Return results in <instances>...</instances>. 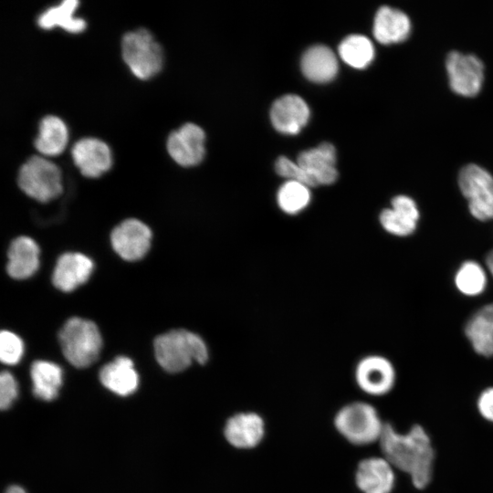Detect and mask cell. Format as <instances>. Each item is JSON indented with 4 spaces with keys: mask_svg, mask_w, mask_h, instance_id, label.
<instances>
[{
    "mask_svg": "<svg viewBox=\"0 0 493 493\" xmlns=\"http://www.w3.org/2000/svg\"><path fill=\"white\" fill-rule=\"evenodd\" d=\"M458 185L468 202L471 215L479 221L493 219V176L485 168L470 163L458 175Z\"/></svg>",
    "mask_w": 493,
    "mask_h": 493,
    "instance_id": "cell-7",
    "label": "cell"
},
{
    "mask_svg": "<svg viewBox=\"0 0 493 493\" xmlns=\"http://www.w3.org/2000/svg\"><path fill=\"white\" fill-rule=\"evenodd\" d=\"M33 382V393L44 401H52L62 384V369L56 363L47 361H36L30 370Z\"/></svg>",
    "mask_w": 493,
    "mask_h": 493,
    "instance_id": "cell-25",
    "label": "cell"
},
{
    "mask_svg": "<svg viewBox=\"0 0 493 493\" xmlns=\"http://www.w3.org/2000/svg\"><path fill=\"white\" fill-rule=\"evenodd\" d=\"M58 339L65 358L77 368H86L95 362L102 347L97 325L79 317L70 318L65 322Z\"/></svg>",
    "mask_w": 493,
    "mask_h": 493,
    "instance_id": "cell-4",
    "label": "cell"
},
{
    "mask_svg": "<svg viewBox=\"0 0 493 493\" xmlns=\"http://www.w3.org/2000/svg\"><path fill=\"white\" fill-rule=\"evenodd\" d=\"M17 184L26 194L42 203L57 198L63 191L58 166L37 155L21 166Z\"/></svg>",
    "mask_w": 493,
    "mask_h": 493,
    "instance_id": "cell-6",
    "label": "cell"
},
{
    "mask_svg": "<svg viewBox=\"0 0 493 493\" xmlns=\"http://www.w3.org/2000/svg\"><path fill=\"white\" fill-rule=\"evenodd\" d=\"M158 363L169 372L186 370L194 362L205 364L209 359L206 343L198 334L184 330H172L154 341Z\"/></svg>",
    "mask_w": 493,
    "mask_h": 493,
    "instance_id": "cell-2",
    "label": "cell"
},
{
    "mask_svg": "<svg viewBox=\"0 0 493 493\" xmlns=\"http://www.w3.org/2000/svg\"><path fill=\"white\" fill-rule=\"evenodd\" d=\"M100 380L107 389L121 396L133 393L139 384L133 362L126 356H119L105 364L100 372Z\"/></svg>",
    "mask_w": 493,
    "mask_h": 493,
    "instance_id": "cell-20",
    "label": "cell"
},
{
    "mask_svg": "<svg viewBox=\"0 0 493 493\" xmlns=\"http://www.w3.org/2000/svg\"><path fill=\"white\" fill-rule=\"evenodd\" d=\"M297 163L310 179L312 187L329 185L337 180L336 150L331 143L322 142L301 152Z\"/></svg>",
    "mask_w": 493,
    "mask_h": 493,
    "instance_id": "cell-14",
    "label": "cell"
},
{
    "mask_svg": "<svg viewBox=\"0 0 493 493\" xmlns=\"http://www.w3.org/2000/svg\"><path fill=\"white\" fill-rule=\"evenodd\" d=\"M420 211L415 201L404 194L394 196L391 206L383 209L379 215L382 227L389 234L404 237L412 235L417 228Z\"/></svg>",
    "mask_w": 493,
    "mask_h": 493,
    "instance_id": "cell-15",
    "label": "cell"
},
{
    "mask_svg": "<svg viewBox=\"0 0 493 493\" xmlns=\"http://www.w3.org/2000/svg\"><path fill=\"white\" fill-rule=\"evenodd\" d=\"M205 134L194 123H185L170 133L167 151L172 159L181 166L189 167L200 163L205 156Z\"/></svg>",
    "mask_w": 493,
    "mask_h": 493,
    "instance_id": "cell-11",
    "label": "cell"
},
{
    "mask_svg": "<svg viewBox=\"0 0 493 493\" xmlns=\"http://www.w3.org/2000/svg\"><path fill=\"white\" fill-rule=\"evenodd\" d=\"M450 88L458 95L476 96L484 79L482 61L472 54L451 51L446 60Z\"/></svg>",
    "mask_w": 493,
    "mask_h": 493,
    "instance_id": "cell-9",
    "label": "cell"
},
{
    "mask_svg": "<svg viewBox=\"0 0 493 493\" xmlns=\"http://www.w3.org/2000/svg\"><path fill=\"white\" fill-rule=\"evenodd\" d=\"M7 272L16 279H25L33 276L39 266V247L28 236H19L13 240L8 249Z\"/></svg>",
    "mask_w": 493,
    "mask_h": 493,
    "instance_id": "cell-21",
    "label": "cell"
},
{
    "mask_svg": "<svg viewBox=\"0 0 493 493\" xmlns=\"http://www.w3.org/2000/svg\"><path fill=\"white\" fill-rule=\"evenodd\" d=\"M311 193L309 187L288 180L278 189L277 202L279 208L288 215H297L303 211L309 204Z\"/></svg>",
    "mask_w": 493,
    "mask_h": 493,
    "instance_id": "cell-29",
    "label": "cell"
},
{
    "mask_svg": "<svg viewBox=\"0 0 493 493\" xmlns=\"http://www.w3.org/2000/svg\"><path fill=\"white\" fill-rule=\"evenodd\" d=\"M223 433L226 442L233 447L252 449L264 439L265 422L262 416L255 412H239L226 421Z\"/></svg>",
    "mask_w": 493,
    "mask_h": 493,
    "instance_id": "cell-13",
    "label": "cell"
},
{
    "mask_svg": "<svg viewBox=\"0 0 493 493\" xmlns=\"http://www.w3.org/2000/svg\"><path fill=\"white\" fill-rule=\"evenodd\" d=\"M337 432L350 444L358 446L379 443L386 423L371 404L355 401L346 404L335 414Z\"/></svg>",
    "mask_w": 493,
    "mask_h": 493,
    "instance_id": "cell-3",
    "label": "cell"
},
{
    "mask_svg": "<svg viewBox=\"0 0 493 493\" xmlns=\"http://www.w3.org/2000/svg\"><path fill=\"white\" fill-rule=\"evenodd\" d=\"M465 334L477 354L493 356V303L484 305L468 319Z\"/></svg>",
    "mask_w": 493,
    "mask_h": 493,
    "instance_id": "cell-22",
    "label": "cell"
},
{
    "mask_svg": "<svg viewBox=\"0 0 493 493\" xmlns=\"http://www.w3.org/2000/svg\"><path fill=\"white\" fill-rule=\"evenodd\" d=\"M382 456L399 471L406 474L417 489L425 488L431 482L435 450L426 430L414 425L405 432L398 431L386 423L379 441Z\"/></svg>",
    "mask_w": 493,
    "mask_h": 493,
    "instance_id": "cell-1",
    "label": "cell"
},
{
    "mask_svg": "<svg viewBox=\"0 0 493 493\" xmlns=\"http://www.w3.org/2000/svg\"><path fill=\"white\" fill-rule=\"evenodd\" d=\"M354 379L364 393L379 397L386 395L395 386L396 371L388 358L371 354L357 362Z\"/></svg>",
    "mask_w": 493,
    "mask_h": 493,
    "instance_id": "cell-8",
    "label": "cell"
},
{
    "mask_svg": "<svg viewBox=\"0 0 493 493\" xmlns=\"http://www.w3.org/2000/svg\"><path fill=\"white\" fill-rule=\"evenodd\" d=\"M411 31V22L403 11L391 6H381L375 14L373 36L384 45L406 39Z\"/></svg>",
    "mask_w": 493,
    "mask_h": 493,
    "instance_id": "cell-19",
    "label": "cell"
},
{
    "mask_svg": "<svg viewBox=\"0 0 493 493\" xmlns=\"http://www.w3.org/2000/svg\"><path fill=\"white\" fill-rule=\"evenodd\" d=\"M339 55L349 66L355 68H364L374 58V47L367 37L351 35L340 44Z\"/></svg>",
    "mask_w": 493,
    "mask_h": 493,
    "instance_id": "cell-28",
    "label": "cell"
},
{
    "mask_svg": "<svg viewBox=\"0 0 493 493\" xmlns=\"http://www.w3.org/2000/svg\"><path fill=\"white\" fill-rule=\"evenodd\" d=\"M5 493H26V491L19 486H11L6 489Z\"/></svg>",
    "mask_w": 493,
    "mask_h": 493,
    "instance_id": "cell-35",
    "label": "cell"
},
{
    "mask_svg": "<svg viewBox=\"0 0 493 493\" xmlns=\"http://www.w3.org/2000/svg\"><path fill=\"white\" fill-rule=\"evenodd\" d=\"M24 344L22 340L9 330L0 334V358L2 362L9 365L16 364L22 358Z\"/></svg>",
    "mask_w": 493,
    "mask_h": 493,
    "instance_id": "cell-30",
    "label": "cell"
},
{
    "mask_svg": "<svg viewBox=\"0 0 493 493\" xmlns=\"http://www.w3.org/2000/svg\"><path fill=\"white\" fill-rule=\"evenodd\" d=\"M457 290L467 297L482 294L488 285V273L481 264L475 260H467L457 268L455 278Z\"/></svg>",
    "mask_w": 493,
    "mask_h": 493,
    "instance_id": "cell-27",
    "label": "cell"
},
{
    "mask_svg": "<svg viewBox=\"0 0 493 493\" xmlns=\"http://www.w3.org/2000/svg\"><path fill=\"white\" fill-rule=\"evenodd\" d=\"M121 55L133 75L141 79H151L163 67V49L145 28L128 32L122 37Z\"/></svg>",
    "mask_w": 493,
    "mask_h": 493,
    "instance_id": "cell-5",
    "label": "cell"
},
{
    "mask_svg": "<svg viewBox=\"0 0 493 493\" xmlns=\"http://www.w3.org/2000/svg\"><path fill=\"white\" fill-rule=\"evenodd\" d=\"M301 69L307 79L318 83L333 79L338 72V61L333 51L326 46L309 47L301 59Z\"/></svg>",
    "mask_w": 493,
    "mask_h": 493,
    "instance_id": "cell-23",
    "label": "cell"
},
{
    "mask_svg": "<svg viewBox=\"0 0 493 493\" xmlns=\"http://www.w3.org/2000/svg\"><path fill=\"white\" fill-rule=\"evenodd\" d=\"M151 239L152 231L148 226L134 218L121 222L110 235L113 249L128 261L142 258L150 248Z\"/></svg>",
    "mask_w": 493,
    "mask_h": 493,
    "instance_id": "cell-10",
    "label": "cell"
},
{
    "mask_svg": "<svg viewBox=\"0 0 493 493\" xmlns=\"http://www.w3.org/2000/svg\"><path fill=\"white\" fill-rule=\"evenodd\" d=\"M486 268L493 277V250H491L486 257Z\"/></svg>",
    "mask_w": 493,
    "mask_h": 493,
    "instance_id": "cell-34",
    "label": "cell"
},
{
    "mask_svg": "<svg viewBox=\"0 0 493 493\" xmlns=\"http://www.w3.org/2000/svg\"><path fill=\"white\" fill-rule=\"evenodd\" d=\"M93 267L92 260L83 254L65 253L57 261L52 282L61 291H72L89 279Z\"/></svg>",
    "mask_w": 493,
    "mask_h": 493,
    "instance_id": "cell-18",
    "label": "cell"
},
{
    "mask_svg": "<svg viewBox=\"0 0 493 493\" xmlns=\"http://www.w3.org/2000/svg\"><path fill=\"white\" fill-rule=\"evenodd\" d=\"M79 4L77 0H68L63 1L59 5L49 7L39 16L37 25L43 29L58 26L70 33L83 31L86 27L85 20L74 16Z\"/></svg>",
    "mask_w": 493,
    "mask_h": 493,
    "instance_id": "cell-26",
    "label": "cell"
},
{
    "mask_svg": "<svg viewBox=\"0 0 493 493\" xmlns=\"http://www.w3.org/2000/svg\"><path fill=\"white\" fill-rule=\"evenodd\" d=\"M75 165L80 173L89 178H96L110 170L112 164L109 146L97 138H83L71 149Z\"/></svg>",
    "mask_w": 493,
    "mask_h": 493,
    "instance_id": "cell-16",
    "label": "cell"
},
{
    "mask_svg": "<svg viewBox=\"0 0 493 493\" xmlns=\"http://www.w3.org/2000/svg\"><path fill=\"white\" fill-rule=\"evenodd\" d=\"M309 109L303 99L288 94L278 99L270 110V119L277 131L284 134H297L307 124Z\"/></svg>",
    "mask_w": 493,
    "mask_h": 493,
    "instance_id": "cell-17",
    "label": "cell"
},
{
    "mask_svg": "<svg viewBox=\"0 0 493 493\" xmlns=\"http://www.w3.org/2000/svg\"><path fill=\"white\" fill-rule=\"evenodd\" d=\"M18 394V386L15 377L9 372H3L0 375V407L8 409Z\"/></svg>",
    "mask_w": 493,
    "mask_h": 493,
    "instance_id": "cell-32",
    "label": "cell"
},
{
    "mask_svg": "<svg viewBox=\"0 0 493 493\" xmlns=\"http://www.w3.org/2000/svg\"><path fill=\"white\" fill-rule=\"evenodd\" d=\"M477 409L482 418L493 424V386L484 389L479 393Z\"/></svg>",
    "mask_w": 493,
    "mask_h": 493,
    "instance_id": "cell-33",
    "label": "cell"
},
{
    "mask_svg": "<svg viewBox=\"0 0 493 493\" xmlns=\"http://www.w3.org/2000/svg\"><path fill=\"white\" fill-rule=\"evenodd\" d=\"M275 168L280 176L288 180L301 183L309 188L312 187L310 179L297 162H293L285 156H280L276 162Z\"/></svg>",
    "mask_w": 493,
    "mask_h": 493,
    "instance_id": "cell-31",
    "label": "cell"
},
{
    "mask_svg": "<svg viewBox=\"0 0 493 493\" xmlns=\"http://www.w3.org/2000/svg\"><path fill=\"white\" fill-rule=\"evenodd\" d=\"M395 468L383 456L362 459L354 481L362 493H392L396 482Z\"/></svg>",
    "mask_w": 493,
    "mask_h": 493,
    "instance_id": "cell-12",
    "label": "cell"
},
{
    "mask_svg": "<svg viewBox=\"0 0 493 493\" xmlns=\"http://www.w3.org/2000/svg\"><path fill=\"white\" fill-rule=\"evenodd\" d=\"M68 139L64 121L57 116L48 115L39 122V133L34 144L42 155L57 156L64 151Z\"/></svg>",
    "mask_w": 493,
    "mask_h": 493,
    "instance_id": "cell-24",
    "label": "cell"
}]
</instances>
